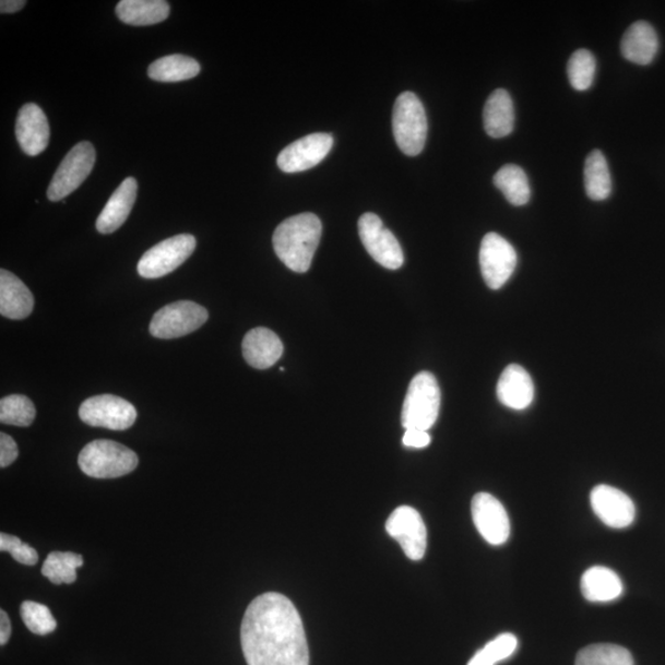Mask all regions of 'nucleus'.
Segmentation results:
<instances>
[{
	"label": "nucleus",
	"instance_id": "nucleus-26",
	"mask_svg": "<svg viewBox=\"0 0 665 665\" xmlns=\"http://www.w3.org/2000/svg\"><path fill=\"white\" fill-rule=\"evenodd\" d=\"M584 187L587 198L604 201L611 194V176L606 158L601 151H593L584 166Z\"/></svg>",
	"mask_w": 665,
	"mask_h": 665
},
{
	"label": "nucleus",
	"instance_id": "nucleus-24",
	"mask_svg": "<svg viewBox=\"0 0 665 665\" xmlns=\"http://www.w3.org/2000/svg\"><path fill=\"white\" fill-rule=\"evenodd\" d=\"M170 5L164 0H121L117 5L120 21L133 26L159 24L169 16Z\"/></svg>",
	"mask_w": 665,
	"mask_h": 665
},
{
	"label": "nucleus",
	"instance_id": "nucleus-25",
	"mask_svg": "<svg viewBox=\"0 0 665 665\" xmlns=\"http://www.w3.org/2000/svg\"><path fill=\"white\" fill-rule=\"evenodd\" d=\"M200 71V63L191 57L170 55L154 61L150 66L149 76L157 82L177 83L195 79Z\"/></svg>",
	"mask_w": 665,
	"mask_h": 665
},
{
	"label": "nucleus",
	"instance_id": "nucleus-7",
	"mask_svg": "<svg viewBox=\"0 0 665 665\" xmlns=\"http://www.w3.org/2000/svg\"><path fill=\"white\" fill-rule=\"evenodd\" d=\"M95 149L91 142H80L70 151L55 173L47 198L61 201L79 189L90 177L95 164Z\"/></svg>",
	"mask_w": 665,
	"mask_h": 665
},
{
	"label": "nucleus",
	"instance_id": "nucleus-27",
	"mask_svg": "<svg viewBox=\"0 0 665 665\" xmlns=\"http://www.w3.org/2000/svg\"><path fill=\"white\" fill-rule=\"evenodd\" d=\"M494 181L495 186L503 192L509 204L513 206H524L532 198L526 173L515 164H507L500 168L496 173Z\"/></svg>",
	"mask_w": 665,
	"mask_h": 665
},
{
	"label": "nucleus",
	"instance_id": "nucleus-2",
	"mask_svg": "<svg viewBox=\"0 0 665 665\" xmlns=\"http://www.w3.org/2000/svg\"><path fill=\"white\" fill-rule=\"evenodd\" d=\"M322 237V222L306 212L282 222L273 236V246L278 259L293 272L306 273Z\"/></svg>",
	"mask_w": 665,
	"mask_h": 665
},
{
	"label": "nucleus",
	"instance_id": "nucleus-35",
	"mask_svg": "<svg viewBox=\"0 0 665 665\" xmlns=\"http://www.w3.org/2000/svg\"><path fill=\"white\" fill-rule=\"evenodd\" d=\"M19 451L16 442L8 434H0V467L11 466L17 459Z\"/></svg>",
	"mask_w": 665,
	"mask_h": 665
},
{
	"label": "nucleus",
	"instance_id": "nucleus-14",
	"mask_svg": "<svg viewBox=\"0 0 665 665\" xmlns=\"http://www.w3.org/2000/svg\"><path fill=\"white\" fill-rule=\"evenodd\" d=\"M472 518L478 533L494 546L503 545L510 536V520L506 508L489 494H478L472 499Z\"/></svg>",
	"mask_w": 665,
	"mask_h": 665
},
{
	"label": "nucleus",
	"instance_id": "nucleus-3",
	"mask_svg": "<svg viewBox=\"0 0 665 665\" xmlns=\"http://www.w3.org/2000/svg\"><path fill=\"white\" fill-rule=\"evenodd\" d=\"M79 465L93 478H119L138 468L139 456L120 442L94 440L81 451Z\"/></svg>",
	"mask_w": 665,
	"mask_h": 665
},
{
	"label": "nucleus",
	"instance_id": "nucleus-1",
	"mask_svg": "<svg viewBox=\"0 0 665 665\" xmlns=\"http://www.w3.org/2000/svg\"><path fill=\"white\" fill-rule=\"evenodd\" d=\"M240 643L248 665H310L301 616L283 594L265 593L249 604Z\"/></svg>",
	"mask_w": 665,
	"mask_h": 665
},
{
	"label": "nucleus",
	"instance_id": "nucleus-31",
	"mask_svg": "<svg viewBox=\"0 0 665 665\" xmlns=\"http://www.w3.org/2000/svg\"><path fill=\"white\" fill-rule=\"evenodd\" d=\"M518 639L513 633H502L479 650L467 665H496L515 653Z\"/></svg>",
	"mask_w": 665,
	"mask_h": 665
},
{
	"label": "nucleus",
	"instance_id": "nucleus-5",
	"mask_svg": "<svg viewBox=\"0 0 665 665\" xmlns=\"http://www.w3.org/2000/svg\"><path fill=\"white\" fill-rule=\"evenodd\" d=\"M441 393L436 376L423 371L411 381L403 403L402 424L404 429L428 431L438 420Z\"/></svg>",
	"mask_w": 665,
	"mask_h": 665
},
{
	"label": "nucleus",
	"instance_id": "nucleus-6",
	"mask_svg": "<svg viewBox=\"0 0 665 665\" xmlns=\"http://www.w3.org/2000/svg\"><path fill=\"white\" fill-rule=\"evenodd\" d=\"M207 320L205 307L192 301L173 302L153 316L150 332L159 340H176L198 331Z\"/></svg>",
	"mask_w": 665,
	"mask_h": 665
},
{
	"label": "nucleus",
	"instance_id": "nucleus-4",
	"mask_svg": "<svg viewBox=\"0 0 665 665\" xmlns=\"http://www.w3.org/2000/svg\"><path fill=\"white\" fill-rule=\"evenodd\" d=\"M392 128L394 140L406 156L416 157L423 152L428 136V120L416 94L404 92L399 96L394 103Z\"/></svg>",
	"mask_w": 665,
	"mask_h": 665
},
{
	"label": "nucleus",
	"instance_id": "nucleus-23",
	"mask_svg": "<svg viewBox=\"0 0 665 665\" xmlns=\"http://www.w3.org/2000/svg\"><path fill=\"white\" fill-rule=\"evenodd\" d=\"M581 587L585 599L592 603L613 602L624 592L620 577L610 568L601 566L592 567L583 574Z\"/></svg>",
	"mask_w": 665,
	"mask_h": 665
},
{
	"label": "nucleus",
	"instance_id": "nucleus-11",
	"mask_svg": "<svg viewBox=\"0 0 665 665\" xmlns=\"http://www.w3.org/2000/svg\"><path fill=\"white\" fill-rule=\"evenodd\" d=\"M359 236L368 253L385 269L397 270L403 265V250L396 237L383 226L382 219L371 212L359 219Z\"/></svg>",
	"mask_w": 665,
	"mask_h": 665
},
{
	"label": "nucleus",
	"instance_id": "nucleus-19",
	"mask_svg": "<svg viewBox=\"0 0 665 665\" xmlns=\"http://www.w3.org/2000/svg\"><path fill=\"white\" fill-rule=\"evenodd\" d=\"M138 181L134 178L124 179L120 187L115 190L108 204L105 205L98 219L96 229L102 235L114 234L129 218L138 198Z\"/></svg>",
	"mask_w": 665,
	"mask_h": 665
},
{
	"label": "nucleus",
	"instance_id": "nucleus-32",
	"mask_svg": "<svg viewBox=\"0 0 665 665\" xmlns=\"http://www.w3.org/2000/svg\"><path fill=\"white\" fill-rule=\"evenodd\" d=\"M596 71V61L592 52L587 50H578L568 61L567 72L568 80L578 92H584L591 88Z\"/></svg>",
	"mask_w": 665,
	"mask_h": 665
},
{
	"label": "nucleus",
	"instance_id": "nucleus-12",
	"mask_svg": "<svg viewBox=\"0 0 665 665\" xmlns=\"http://www.w3.org/2000/svg\"><path fill=\"white\" fill-rule=\"evenodd\" d=\"M385 532L397 539L412 561H420L427 551V526L416 509L403 506L394 510L385 523Z\"/></svg>",
	"mask_w": 665,
	"mask_h": 665
},
{
	"label": "nucleus",
	"instance_id": "nucleus-30",
	"mask_svg": "<svg viewBox=\"0 0 665 665\" xmlns=\"http://www.w3.org/2000/svg\"><path fill=\"white\" fill-rule=\"evenodd\" d=\"M36 417V409L31 399L23 394H11L0 401V421L8 426L28 427Z\"/></svg>",
	"mask_w": 665,
	"mask_h": 665
},
{
	"label": "nucleus",
	"instance_id": "nucleus-9",
	"mask_svg": "<svg viewBox=\"0 0 665 665\" xmlns=\"http://www.w3.org/2000/svg\"><path fill=\"white\" fill-rule=\"evenodd\" d=\"M80 417L91 427L120 431L133 426L138 411L127 400L114 394H100L82 403Z\"/></svg>",
	"mask_w": 665,
	"mask_h": 665
},
{
	"label": "nucleus",
	"instance_id": "nucleus-28",
	"mask_svg": "<svg viewBox=\"0 0 665 665\" xmlns=\"http://www.w3.org/2000/svg\"><path fill=\"white\" fill-rule=\"evenodd\" d=\"M632 654L618 644L587 645L577 654L575 665H633Z\"/></svg>",
	"mask_w": 665,
	"mask_h": 665
},
{
	"label": "nucleus",
	"instance_id": "nucleus-21",
	"mask_svg": "<svg viewBox=\"0 0 665 665\" xmlns=\"http://www.w3.org/2000/svg\"><path fill=\"white\" fill-rule=\"evenodd\" d=\"M660 50V38L654 27L645 22L632 24L621 41V52L626 60L648 66L653 62Z\"/></svg>",
	"mask_w": 665,
	"mask_h": 665
},
{
	"label": "nucleus",
	"instance_id": "nucleus-15",
	"mask_svg": "<svg viewBox=\"0 0 665 665\" xmlns=\"http://www.w3.org/2000/svg\"><path fill=\"white\" fill-rule=\"evenodd\" d=\"M591 504L595 515L606 526L626 529L633 523L636 507L632 499L618 488L606 485L595 487L591 494Z\"/></svg>",
	"mask_w": 665,
	"mask_h": 665
},
{
	"label": "nucleus",
	"instance_id": "nucleus-17",
	"mask_svg": "<svg viewBox=\"0 0 665 665\" xmlns=\"http://www.w3.org/2000/svg\"><path fill=\"white\" fill-rule=\"evenodd\" d=\"M246 361L258 370L272 368L284 354V345L277 334L259 326L249 331L242 343Z\"/></svg>",
	"mask_w": 665,
	"mask_h": 665
},
{
	"label": "nucleus",
	"instance_id": "nucleus-33",
	"mask_svg": "<svg viewBox=\"0 0 665 665\" xmlns=\"http://www.w3.org/2000/svg\"><path fill=\"white\" fill-rule=\"evenodd\" d=\"M22 618L26 628L38 636L51 633L57 628V622L50 609L40 603L24 602L22 604Z\"/></svg>",
	"mask_w": 665,
	"mask_h": 665
},
{
	"label": "nucleus",
	"instance_id": "nucleus-36",
	"mask_svg": "<svg viewBox=\"0 0 665 665\" xmlns=\"http://www.w3.org/2000/svg\"><path fill=\"white\" fill-rule=\"evenodd\" d=\"M431 441L428 431L408 429L404 432L403 446L413 449L427 448Z\"/></svg>",
	"mask_w": 665,
	"mask_h": 665
},
{
	"label": "nucleus",
	"instance_id": "nucleus-8",
	"mask_svg": "<svg viewBox=\"0 0 665 665\" xmlns=\"http://www.w3.org/2000/svg\"><path fill=\"white\" fill-rule=\"evenodd\" d=\"M197 248L191 235H178L154 246L140 260L139 274L144 278L166 276L186 263Z\"/></svg>",
	"mask_w": 665,
	"mask_h": 665
},
{
	"label": "nucleus",
	"instance_id": "nucleus-20",
	"mask_svg": "<svg viewBox=\"0 0 665 665\" xmlns=\"http://www.w3.org/2000/svg\"><path fill=\"white\" fill-rule=\"evenodd\" d=\"M34 305V296L21 278L5 269L0 270V314L9 320H25Z\"/></svg>",
	"mask_w": 665,
	"mask_h": 665
},
{
	"label": "nucleus",
	"instance_id": "nucleus-29",
	"mask_svg": "<svg viewBox=\"0 0 665 665\" xmlns=\"http://www.w3.org/2000/svg\"><path fill=\"white\" fill-rule=\"evenodd\" d=\"M83 563L81 555L55 551L47 556L43 574L54 584H72L76 580V570Z\"/></svg>",
	"mask_w": 665,
	"mask_h": 665
},
{
	"label": "nucleus",
	"instance_id": "nucleus-38",
	"mask_svg": "<svg viewBox=\"0 0 665 665\" xmlns=\"http://www.w3.org/2000/svg\"><path fill=\"white\" fill-rule=\"evenodd\" d=\"M25 5L26 2H24V0H2V2H0V12L3 14H13L21 12Z\"/></svg>",
	"mask_w": 665,
	"mask_h": 665
},
{
	"label": "nucleus",
	"instance_id": "nucleus-13",
	"mask_svg": "<svg viewBox=\"0 0 665 665\" xmlns=\"http://www.w3.org/2000/svg\"><path fill=\"white\" fill-rule=\"evenodd\" d=\"M333 138L330 133H312L288 144L277 157V166L284 173H300L320 164L331 152Z\"/></svg>",
	"mask_w": 665,
	"mask_h": 665
},
{
	"label": "nucleus",
	"instance_id": "nucleus-37",
	"mask_svg": "<svg viewBox=\"0 0 665 665\" xmlns=\"http://www.w3.org/2000/svg\"><path fill=\"white\" fill-rule=\"evenodd\" d=\"M12 636V624L8 614L0 611V644L5 645Z\"/></svg>",
	"mask_w": 665,
	"mask_h": 665
},
{
	"label": "nucleus",
	"instance_id": "nucleus-22",
	"mask_svg": "<svg viewBox=\"0 0 665 665\" xmlns=\"http://www.w3.org/2000/svg\"><path fill=\"white\" fill-rule=\"evenodd\" d=\"M514 105L510 94L497 90L489 95L484 110L485 130L488 136L503 139L514 130Z\"/></svg>",
	"mask_w": 665,
	"mask_h": 665
},
{
	"label": "nucleus",
	"instance_id": "nucleus-34",
	"mask_svg": "<svg viewBox=\"0 0 665 665\" xmlns=\"http://www.w3.org/2000/svg\"><path fill=\"white\" fill-rule=\"evenodd\" d=\"M0 551L11 554L16 562L25 566H34L38 561L35 548L23 544L21 538L5 533L0 534Z\"/></svg>",
	"mask_w": 665,
	"mask_h": 665
},
{
	"label": "nucleus",
	"instance_id": "nucleus-10",
	"mask_svg": "<svg viewBox=\"0 0 665 665\" xmlns=\"http://www.w3.org/2000/svg\"><path fill=\"white\" fill-rule=\"evenodd\" d=\"M518 256L512 245L497 234H488L482 239L479 265L482 276L491 290H499L512 277Z\"/></svg>",
	"mask_w": 665,
	"mask_h": 665
},
{
	"label": "nucleus",
	"instance_id": "nucleus-18",
	"mask_svg": "<svg viewBox=\"0 0 665 665\" xmlns=\"http://www.w3.org/2000/svg\"><path fill=\"white\" fill-rule=\"evenodd\" d=\"M534 382L523 366L512 364L500 375L497 396L506 407L515 411L526 409L534 401Z\"/></svg>",
	"mask_w": 665,
	"mask_h": 665
},
{
	"label": "nucleus",
	"instance_id": "nucleus-16",
	"mask_svg": "<svg viewBox=\"0 0 665 665\" xmlns=\"http://www.w3.org/2000/svg\"><path fill=\"white\" fill-rule=\"evenodd\" d=\"M15 134L27 156H38L50 141V124L44 110L36 104H25L17 114Z\"/></svg>",
	"mask_w": 665,
	"mask_h": 665
}]
</instances>
